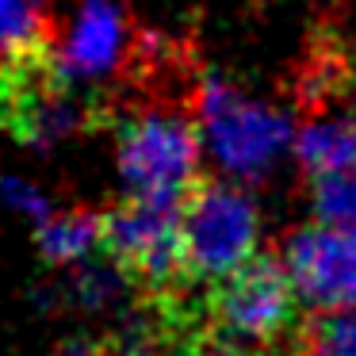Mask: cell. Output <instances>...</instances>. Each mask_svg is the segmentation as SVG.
Listing matches in <instances>:
<instances>
[{"instance_id":"6da1fadb","label":"cell","mask_w":356,"mask_h":356,"mask_svg":"<svg viewBox=\"0 0 356 356\" xmlns=\"http://www.w3.org/2000/svg\"><path fill=\"white\" fill-rule=\"evenodd\" d=\"M111 127L104 88L70 81L54 62V47L0 62V131L31 149H54L85 131Z\"/></svg>"},{"instance_id":"7a4b0ae2","label":"cell","mask_w":356,"mask_h":356,"mask_svg":"<svg viewBox=\"0 0 356 356\" xmlns=\"http://www.w3.org/2000/svg\"><path fill=\"white\" fill-rule=\"evenodd\" d=\"M192 111L218 169L238 184H264L291 149V119L280 108L241 92L222 73H200Z\"/></svg>"},{"instance_id":"3957f363","label":"cell","mask_w":356,"mask_h":356,"mask_svg":"<svg viewBox=\"0 0 356 356\" xmlns=\"http://www.w3.org/2000/svg\"><path fill=\"white\" fill-rule=\"evenodd\" d=\"M184 195H131L100 211V245L127 272L138 299H188L192 284L180 249Z\"/></svg>"},{"instance_id":"277c9868","label":"cell","mask_w":356,"mask_h":356,"mask_svg":"<svg viewBox=\"0 0 356 356\" xmlns=\"http://www.w3.org/2000/svg\"><path fill=\"white\" fill-rule=\"evenodd\" d=\"M261 211L245 184L195 180L180 203V249L192 287H211L257 257Z\"/></svg>"},{"instance_id":"5b68a950","label":"cell","mask_w":356,"mask_h":356,"mask_svg":"<svg viewBox=\"0 0 356 356\" xmlns=\"http://www.w3.org/2000/svg\"><path fill=\"white\" fill-rule=\"evenodd\" d=\"M115 169L131 195H184L200 180V131L180 108L115 115Z\"/></svg>"},{"instance_id":"8992f818","label":"cell","mask_w":356,"mask_h":356,"mask_svg":"<svg viewBox=\"0 0 356 356\" xmlns=\"http://www.w3.org/2000/svg\"><path fill=\"white\" fill-rule=\"evenodd\" d=\"M280 268L295 299L325 310H345L356 302V238L333 226H299L280 245Z\"/></svg>"},{"instance_id":"52a82bcc","label":"cell","mask_w":356,"mask_h":356,"mask_svg":"<svg viewBox=\"0 0 356 356\" xmlns=\"http://www.w3.org/2000/svg\"><path fill=\"white\" fill-rule=\"evenodd\" d=\"M134 35L123 0H81L65 35L54 42V62L70 81L92 88L96 81L123 77Z\"/></svg>"},{"instance_id":"ba28073f","label":"cell","mask_w":356,"mask_h":356,"mask_svg":"<svg viewBox=\"0 0 356 356\" xmlns=\"http://www.w3.org/2000/svg\"><path fill=\"white\" fill-rule=\"evenodd\" d=\"M291 154L307 177L345 169L356 161V119L333 108L307 111V119L291 131Z\"/></svg>"},{"instance_id":"9c48e42d","label":"cell","mask_w":356,"mask_h":356,"mask_svg":"<svg viewBox=\"0 0 356 356\" xmlns=\"http://www.w3.org/2000/svg\"><path fill=\"white\" fill-rule=\"evenodd\" d=\"M100 245V211L92 207H70V211H50L35 226V249L42 253L47 264H73L85 261Z\"/></svg>"},{"instance_id":"30bf717a","label":"cell","mask_w":356,"mask_h":356,"mask_svg":"<svg viewBox=\"0 0 356 356\" xmlns=\"http://www.w3.org/2000/svg\"><path fill=\"white\" fill-rule=\"evenodd\" d=\"M54 47L50 0H0V62Z\"/></svg>"},{"instance_id":"8fae6325","label":"cell","mask_w":356,"mask_h":356,"mask_svg":"<svg viewBox=\"0 0 356 356\" xmlns=\"http://www.w3.org/2000/svg\"><path fill=\"white\" fill-rule=\"evenodd\" d=\"M310 211L322 226L356 238V161L310 177Z\"/></svg>"},{"instance_id":"7c38bea8","label":"cell","mask_w":356,"mask_h":356,"mask_svg":"<svg viewBox=\"0 0 356 356\" xmlns=\"http://www.w3.org/2000/svg\"><path fill=\"white\" fill-rule=\"evenodd\" d=\"M70 295L77 299L81 310H111L123 299H134V287L111 257H100V261H88L73 272Z\"/></svg>"},{"instance_id":"4fadbf2b","label":"cell","mask_w":356,"mask_h":356,"mask_svg":"<svg viewBox=\"0 0 356 356\" xmlns=\"http://www.w3.org/2000/svg\"><path fill=\"white\" fill-rule=\"evenodd\" d=\"M302 353L310 356H356V302L345 310H325L302 325Z\"/></svg>"},{"instance_id":"5bb4252c","label":"cell","mask_w":356,"mask_h":356,"mask_svg":"<svg viewBox=\"0 0 356 356\" xmlns=\"http://www.w3.org/2000/svg\"><path fill=\"white\" fill-rule=\"evenodd\" d=\"M0 200L8 203V207L24 211L35 222H42V218L50 215V200L35 184H27V180H19V177H0Z\"/></svg>"},{"instance_id":"9a60e30c","label":"cell","mask_w":356,"mask_h":356,"mask_svg":"<svg viewBox=\"0 0 356 356\" xmlns=\"http://www.w3.org/2000/svg\"><path fill=\"white\" fill-rule=\"evenodd\" d=\"M54 356H111V348H108V341H70Z\"/></svg>"},{"instance_id":"2e32d148","label":"cell","mask_w":356,"mask_h":356,"mask_svg":"<svg viewBox=\"0 0 356 356\" xmlns=\"http://www.w3.org/2000/svg\"><path fill=\"white\" fill-rule=\"evenodd\" d=\"M348 115L356 119V81H353V85H348Z\"/></svg>"},{"instance_id":"e0dca14e","label":"cell","mask_w":356,"mask_h":356,"mask_svg":"<svg viewBox=\"0 0 356 356\" xmlns=\"http://www.w3.org/2000/svg\"><path fill=\"white\" fill-rule=\"evenodd\" d=\"M299 356H310V353H299Z\"/></svg>"}]
</instances>
